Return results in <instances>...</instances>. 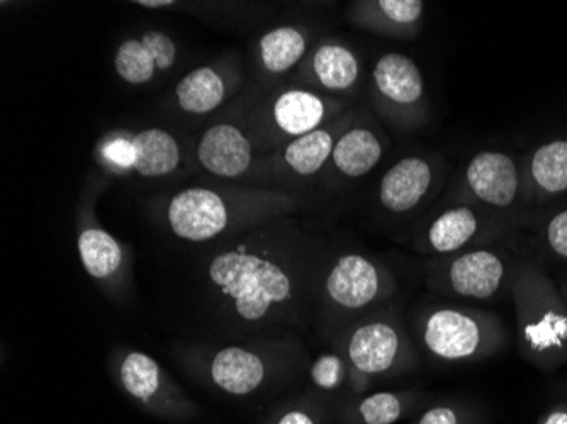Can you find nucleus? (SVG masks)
Returning <instances> with one entry per match:
<instances>
[{
  "label": "nucleus",
  "instance_id": "obj_1",
  "mask_svg": "<svg viewBox=\"0 0 567 424\" xmlns=\"http://www.w3.org/2000/svg\"><path fill=\"white\" fill-rule=\"evenodd\" d=\"M320 250L313 238L277 218L221 251L209 263V282L248 330L301 328L317 296Z\"/></svg>",
  "mask_w": 567,
  "mask_h": 424
},
{
  "label": "nucleus",
  "instance_id": "obj_2",
  "mask_svg": "<svg viewBox=\"0 0 567 424\" xmlns=\"http://www.w3.org/2000/svg\"><path fill=\"white\" fill-rule=\"evenodd\" d=\"M509 296L522 359L546 374L566 365L567 301L556 277L535 258L522 257Z\"/></svg>",
  "mask_w": 567,
  "mask_h": 424
},
{
  "label": "nucleus",
  "instance_id": "obj_3",
  "mask_svg": "<svg viewBox=\"0 0 567 424\" xmlns=\"http://www.w3.org/2000/svg\"><path fill=\"white\" fill-rule=\"evenodd\" d=\"M411 331L420 352L449 365L493 359L508 343L498 314L455 302H423L413 312Z\"/></svg>",
  "mask_w": 567,
  "mask_h": 424
},
{
  "label": "nucleus",
  "instance_id": "obj_4",
  "mask_svg": "<svg viewBox=\"0 0 567 424\" xmlns=\"http://www.w3.org/2000/svg\"><path fill=\"white\" fill-rule=\"evenodd\" d=\"M342 353L353 391L362 392L378 378L408 374L420 363V350L390 306L360 318L343 330Z\"/></svg>",
  "mask_w": 567,
  "mask_h": 424
},
{
  "label": "nucleus",
  "instance_id": "obj_5",
  "mask_svg": "<svg viewBox=\"0 0 567 424\" xmlns=\"http://www.w3.org/2000/svg\"><path fill=\"white\" fill-rule=\"evenodd\" d=\"M396 292L393 272L381 261L355 251L334 257L324 272L321 267L318 277V306L330 330H346L360 318L388 306Z\"/></svg>",
  "mask_w": 567,
  "mask_h": 424
},
{
  "label": "nucleus",
  "instance_id": "obj_6",
  "mask_svg": "<svg viewBox=\"0 0 567 424\" xmlns=\"http://www.w3.org/2000/svg\"><path fill=\"white\" fill-rule=\"evenodd\" d=\"M518 257L508 244L470 248L430 258L423 267L426 287L462 302H492L512 290Z\"/></svg>",
  "mask_w": 567,
  "mask_h": 424
},
{
  "label": "nucleus",
  "instance_id": "obj_7",
  "mask_svg": "<svg viewBox=\"0 0 567 424\" xmlns=\"http://www.w3.org/2000/svg\"><path fill=\"white\" fill-rule=\"evenodd\" d=\"M447 197L474 204L517 226L520 232L530 225L522 162L502 149L474 153L452 182Z\"/></svg>",
  "mask_w": 567,
  "mask_h": 424
},
{
  "label": "nucleus",
  "instance_id": "obj_8",
  "mask_svg": "<svg viewBox=\"0 0 567 424\" xmlns=\"http://www.w3.org/2000/svg\"><path fill=\"white\" fill-rule=\"evenodd\" d=\"M520 229L498 216L464 203L445 199L416 223L411 247L425 257H447L470 248L508 244Z\"/></svg>",
  "mask_w": 567,
  "mask_h": 424
},
{
  "label": "nucleus",
  "instance_id": "obj_9",
  "mask_svg": "<svg viewBox=\"0 0 567 424\" xmlns=\"http://www.w3.org/2000/svg\"><path fill=\"white\" fill-rule=\"evenodd\" d=\"M371 92L375 110L394 130L411 133L429 123L432 110L425 79L411 56L398 51L379 56L371 73Z\"/></svg>",
  "mask_w": 567,
  "mask_h": 424
},
{
  "label": "nucleus",
  "instance_id": "obj_10",
  "mask_svg": "<svg viewBox=\"0 0 567 424\" xmlns=\"http://www.w3.org/2000/svg\"><path fill=\"white\" fill-rule=\"evenodd\" d=\"M445 165L432 153L401 156L382 175L378 200L391 218L406 219L423 210L444 184Z\"/></svg>",
  "mask_w": 567,
  "mask_h": 424
},
{
  "label": "nucleus",
  "instance_id": "obj_11",
  "mask_svg": "<svg viewBox=\"0 0 567 424\" xmlns=\"http://www.w3.org/2000/svg\"><path fill=\"white\" fill-rule=\"evenodd\" d=\"M343 113L346 104L339 99L328 97L311 89L291 87L270 99L266 120L279 145L284 146L318 127L327 126Z\"/></svg>",
  "mask_w": 567,
  "mask_h": 424
},
{
  "label": "nucleus",
  "instance_id": "obj_12",
  "mask_svg": "<svg viewBox=\"0 0 567 424\" xmlns=\"http://www.w3.org/2000/svg\"><path fill=\"white\" fill-rule=\"evenodd\" d=\"M520 162L532 223L538 213L567 199V135L540 143Z\"/></svg>",
  "mask_w": 567,
  "mask_h": 424
},
{
  "label": "nucleus",
  "instance_id": "obj_13",
  "mask_svg": "<svg viewBox=\"0 0 567 424\" xmlns=\"http://www.w3.org/2000/svg\"><path fill=\"white\" fill-rule=\"evenodd\" d=\"M167 219L177 238L190 244H203L221 235L228 228L231 215L218 193L204 187H190L172 197Z\"/></svg>",
  "mask_w": 567,
  "mask_h": 424
},
{
  "label": "nucleus",
  "instance_id": "obj_14",
  "mask_svg": "<svg viewBox=\"0 0 567 424\" xmlns=\"http://www.w3.org/2000/svg\"><path fill=\"white\" fill-rule=\"evenodd\" d=\"M286 359L284 350L262 353L245 347H228L213 356L209 374L213 384L226 394L247 397L266 387Z\"/></svg>",
  "mask_w": 567,
  "mask_h": 424
},
{
  "label": "nucleus",
  "instance_id": "obj_15",
  "mask_svg": "<svg viewBox=\"0 0 567 424\" xmlns=\"http://www.w3.org/2000/svg\"><path fill=\"white\" fill-rule=\"evenodd\" d=\"M364 114V113H362ZM357 114L334 145L328 167L342 180H359L371 174L384 158L390 138L372 120Z\"/></svg>",
  "mask_w": 567,
  "mask_h": 424
},
{
  "label": "nucleus",
  "instance_id": "obj_16",
  "mask_svg": "<svg viewBox=\"0 0 567 424\" xmlns=\"http://www.w3.org/2000/svg\"><path fill=\"white\" fill-rule=\"evenodd\" d=\"M360 76L359 56L340 41L328 40L317 44L301 63L302 81L311 85V91L328 97L349 94L359 85Z\"/></svg>",
  "mask_w": 567,
  "mask_h": 424
},
{
  "label": "nucleus",
  "instance_id": "obj_17",
  "mask_svg": "<svg viewBox=\"0 0 567 424\" xmlns=\"http://www.w3.org/2000/svg\"><path fill=\"white\" fill-rule=\"evenodd\" d=\"M177 60V44L164 31L150 30L123 41L114 55L117 75L130 85H145L153 76L167 72Z\"/></svg>",
  "mask_w": 567,
  "mask_h": 424
},
{
  "label": "nucleus",
  "instance_id": "obj_18",
  "mask_svg": "<svg viewBox=\"0 0 567 424\" xmlns=\"http://www.w3.org/2000/svg\"><path fill=\"white\" fill-rule=\"evenodd\" d=\"M357 111H346L342 116L328 123L327 126L318 127L301 138L292 139L280 146L277 161L289 174L306 180L317 177L323 172L330 162L334 145L339 142L343 131L353 123Z\"/></svg>",
  "mask_w": 567,
  "mask_h": 424
},
{
  "label": "nucleus",
  "instance_id": "obj_19",
  "mask_svg": "<svg viewBox=\"0 0 567 424\" xmlns=\"http://www.w3.org/2000/svg\"><path fill=\"white\" fill-rule=\"evenodd\" d=\"M197 161L216 177L238 178L250 170L254 146L235 124H215L197 145Z\"/></svg>",
  "mask_w": 567,
  "mask_h": 424
},
{
  "label": "nucleus",
  "instance_id": "obj_20",
  "mask_svg": "<svg viewBox=\"0 0 567 424\" xmlns=\"http://www.w3.org/2000/svg\"><path fill=\"white\" fill-rule=\"evenodd\" d=\"M425 2L422 0H374L353 9V21L385 37L413 40L422 31Z\"/></svg>",
  "mask_w": 567,
  "mask_h": 424
},
{
  "label": "nucleus",
  "instance_id": "obj_21",
  "mask_svg": "<svg viewBox=\"0 0 567 424\" xmlns=\"http://www.w3.org/2000/svg\"><path fill=\"white\" fill-rule=\"evenodd\" d=\"M429 403V394L422 391H382L360 397L343 416L352 424H396Z\"/></svg>",
  "mask_w": 567,
  "mask_h": 424
},
{
  "label": "nucleus",
  "instance_id": "obj_22",
  "mask_svg": "<svg viewBox=\"0 0 567 424\" xmlns=\"http://www.w3.org/2000/svg\"><path fill=\"white\" fill-rule=\"evenodd\" d=\"M309 37L299 25L284 24L267 31L259 40L257 53L267 75L284 76L301 66L309 55Z\"/></svg>",
  "mask_w": 567,
  "mask_h": 424
},
{
  "label": "nucleus",
  "instance_id": "obj_23",
  "mask_svg": "<svg viewBox=\"0 0 567 424\" xmlns=\"http://www.w3.org/2000/svg\"><path fill=\"white\" fill-rule=\"evenodd\" d=\"M133 168L142 177L157 178L174 174L181 165V146L162 127H146L132 138Z\"/></svg>",
  "mask_w": 567,
  "mask_h": 424
},
{
  "label": "nucleus",
  "instance_id": "obj_24",
  "mask_svg": "<svg viewBox=\"0 0 567 424\" xmlns=\"http://www.w3.org/2000/svg\"><path fill=\"white\" fill-rule=\"evenodd\" d=\"M525 231L530 236L535 250L532 258L567 270V199L538 213Z\"/></svg>",
  "mask_w": 567,
  "mask_h": 424
},
{
  "label": "nucleus",
  "instance_id": "obj_25",
  "mask_svg": "<svg viewBox=\"0 0 567 424\" xmlns=\"http://www.w3.org/2000/svg\"><path fill=\"white\" fill-rule=\"evenodd\" d=\"M181 110L189 114H208L218 110L226 97L223 76L212 66H200L187 73L175 87Z\"/></svg>",
  "mask_w": 567,
  "mask_h": 424
},
{
  "label": "nucleus",
  "instance_id": "obj_26",
  "mask_svg": "<svg viewBox=\"0 0 567 424\" xmlns=\"http://www.w3.org/2000/svg\"><path fill=\"white\" fill-rule=\"evenodd\" d=\"M79 255L89 276L104 280L113 277L123 263V248L110 232L87 228L79 236Z\"/></svg>",
  "mask_w": 567,
  "mask_h": 424
},
{
  "label": "nucleus",
  "instance_id": "obj_27",
  "mask_svg": "<svg viewBox=\"0 0 567 424\" xmlns=\"http://www.w3.org/2000/svg\"><path fill=\"white\" fill-rule=\"evenodd\" d=\"M120 379L127 394L148 403L161 391L162 370L152 356L133 352L121 362Z\"/></svg>",
  "mask_w": 567,
  "mask_h": 424
},
{
  "label": "nucleus",
  "instance_id": "obj_28",
  "mask_svg": "<svg viewBox=\"0 0 567 424\" xmlns=\"http://www.w3.org/2000/svg\"><path fill=\"white\" fill-rule=\"evenodd\" d=\"M411 424H483V414L466 401H432L416 413Z\"/></svg>",
  "mask_w": 567,
  "mask_h": 424
},
{
  "label": "nucleus",
  "instance_id": "obj_29",
  "mask_svg": "<svg viewBox=\"0 0 567 424\" xmlns=\"http://www.w3.org/2000/svg\"><path fill=\"white\" fill-rule=\"evenodd\" d=\"M349 374V365L340 352L321 353L309 366L311 384L323 392L339 391Z\"/></svg>",
  "mask_w": 567,
  "mask_h": 424
},
{
  "label": "nucleus",
  "instance_id": "obj_30",
  "mask_svg": "<svg viewBox=\"0 0 567 424\" xmlns=\"http://www.w3.org/2000/svg\"><path fill=\"white\" fill-rule=\"evenodd\" d=\"M272 424H320L318 411L309 404H296L288 410L280 411Z\"/></svg>",
  "mask_w": 567,
  "mask_h": 424
},
{
  "label": "nucleus",
  "instance_id": "obj_31",
  "mask_svg": "<svg viewBox=\"0 0 567 424\" xmlns=\"http://www.w3.org/2000/svg\"><path fill=\"white\" fill-rule=\"evenodd\" d=\"M104 156L110 164L117 168H133V145L132 139H116L107 143L104 148Z\"/></svg>",
  "mask_w": 567,
  "mask_h": 424
},
{
  "label": "nucleus",
  "instance_id": "obj_32",
  "mask_svg": "<svg viewBox=\"0 0 567 424\" xmlns=\"http://www.w3.org/2000/svg\"><path fill=\"white\" fill-rule=\"evenodd\" d=\"M537 424H567V401L550 406L543 416L538 417Z\"/></svg>",
  "mask_w": 567,
  "mask_h": 424
},
{
  "label": "nucleus",
  "instance_id": "obj_33",
  "mask_svg": "<svg viewBox=\"0 0 567 424\" xmlns=\"http://www.w3.org/2000/svg\"><path fill=\"white\" fill-rule=\"evenodd\" d=\"M172 4H174V2H153V0H140V2H136V6H143V8L150 9L167 8V6Z\"/></svg>",
  "mask_w": 567,
  "mask_h": 424
},
{
  "label": "nucleus",
  "instance_id": "obj_34",
  "mask_svg": "<svg viewBox=\"0 0 567 424\" xmlns=\"http://www.w3.org/2000/svg\"><path fill=\"white\" fill-rule=\"evenodd\" d=\"M557 282H559L560 290H563L564 298L567 301V277H560V279H557Z\"/></svg>",
  "mask_w": 567,
  "mask_h": 424
}]
</instances>
